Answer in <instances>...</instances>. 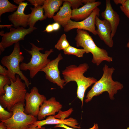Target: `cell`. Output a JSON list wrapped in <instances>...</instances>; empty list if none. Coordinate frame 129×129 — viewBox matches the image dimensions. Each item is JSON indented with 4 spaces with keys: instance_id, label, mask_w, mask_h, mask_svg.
<instances>
[{
    "instance_id": "1f68e13d",
    "label": "cell",
    "mask_w": 129,
    "mask_h": 129,
    "mask_svg": "<svg viewBox=\"0 0 129 129\" xmlns=\"http://www.w3.org/2000/svg\"><path fill=\"white\" fill-rule=\"evenodd\" d=\"M54 31L52 24H49L46 27L45 30L43 32H50Z\"/></svg>"
},
{
    "instance_id": "8fae6325",
    "label": "cell",
    "mask_w": 129,
    "mask_h": 129,
    "mask_svg": "<svg viewBox=\"0 0 129 129\" xmlns=\"http://www.w3.org/2000/svg\"><path fill=\"white\" fill-rule=\"evenodd\" d=\"M63 59L61 54H59L57 57L51 61L40 71L45 73L47 79L54 84H56L62 89L64 88L65 82L64 79L61 78L58 65L59 61Z\"/></svg>"
},
{
    "instance_id": "e0dca14e",
    "label": "cell",
    "mask_w": 129,
    "mask_h": 129,
    "mask_svg": "<svg viewBox=\"0 0 129 129\" xmlns=\"http://www.w3.org/2000/svg\"><path fill=\"white\" fill-rule=\"evenodd\" d=\"M63 124L67 126L75 129H80L81 127L77 120L70 118L67 119H61L56 118L53 116H49L43 120H37L33 124L39 129L43 126L47 124L56 125Z\"/></svg>"
},
{
    "instance_id": "f546056e",
    "label": "cell",
    "mask_w": 129,
    "mask_h": 129,
    "mask_svg": "<svg viewBox=\"0 0 129 129\" xmlns=\"http://www.w3.org/2000/svg\"><path fill=\"white\" fill-rule=\"evenodd\" d=\"M45 0H27L32 5L34 6L39 5L42 6Z\"/></svg>"
},
{
    "instance_id": "2e32d148",
    "label": "cell",
    "mask_w": 129,
    "mask_h": 129,
    "mask_svg": "<svg viewBox=\"0 0 129 129\" xmlns=\"http://www.w3.org/2000/svg\"><path fill=\"white\" fill-rule=\"evenodd\" d=\"M101 4L99 1L88 2L80 8L72 9L71 19L76 21L83 20L88 17Z\"/></svg>"
},
{
    "instance_id": "ffe728a7",
    "label": "cell",
    "mask_w": 129,
    "mask_h": 129,
    "mask_svg": "<svg viewBox=\"0 0 129 129\" xmlns=\"http://www.w3.org/2000/svg\"><path fill=\"white\" fill-rule=\"evenodd\" d=\"M31 12L28 19V26L29 27H34L36 22L38 21L45 19L47 17L43 14L44 12L42 6L39 5L30 8Z\"/></svg>"
},
{
    "instance_id": "f1b7e54d",
    "label": "cell",
    "mask_w": 129,
    "mask_h": 129,
    "mask_svg": "<svg viewBox=\"0 0 129 129\" xmlns=\"http://www.w3.org/2000/svg\"><path fill=\"white\" fill-rule=\"evenodd\" d=\"M61 127L65 129H76L71 128L63 124H60L56 125L54 127V128ZM99 128L98 124H94L93 126L91 128L88 129H98Z\"/></svg>"
},
{
    "instance_id": "74e56055",
    "label": "cell",
    "mask_w": 129,
    "mask_h": 129,
    "mask_svg": "<svg viewBox=\"0 0 129 129\" xmlns=\"http://www.w3.org/2000/svg\"><path fill=\"white\" fill-rule=\"evenodd\" d=\"M25 0H14V2L18 5L21 3L23 2Z\"/></svg>"
},
{
    "instance_id": "6da1fadb",
    "label": "cell",
    "mask_w": 129,
    "mask_h": 129,
    "mask_svg": "<svg viewBox=\"0 0 129 129\" xmlns=\"http://www.w3.org/2000/svg\"><path fill=\"white\" fill-rule=\"evenodd\" d=\"M89 68L86 63L80 64L78 66L72 64L67 67L62 71L64 80V86L69 82L75 81L77 85V97L82 103V108L85 92L87 89L97 81L94 77H86L84 75Z\"/></svg>"
},
{
    "instance_id": "7c38bea8",
    "label": "cell",
    "mask_w": 129,
    "mask_h": 129,
    "mask_svg": "<svg viewBox=\"0 0 129 129\" xmlns=\"http://www.w3.org/2000/svg\"><path fill=\"white\" fill-rule=\"evenodd\" d=\"M99 16H96L95 21V25L97 27V35L106 45L110 48L112 47L113 41L111 37L112 32L111 25L106 20L100 19Z\"/></svg>"
},
{
    "instance_id": "9a60e30c",
    "label": "cell",
    "mask_w": 129,
    "mask_h": 129,
    "mask_svg": "<svg viewBox=\"0 0 129 129\" xmlns=\"http://www.w3.org/2000/svg\"><path fill=\"white\" fill-rule=\"evenodd\" d=\"M106 8L101 13V16L104 19L107 21L111 25L112 32L111 37L112 38L115 35L118 26L120 19L118 14L112 7L110 0H106Z\"/></svg>"
},
{
    "instance_id": "7402d4cb",
    "label": "cell",
    "mask_w": 129,
    "mask_h": 129,
    "mask_svg": "<svg viewBox=\"0 0 129 129\" xmlns=\"http://www.w3.org/2000/svg\"><path fill=\"white\" fill-rule=\"evenodd\" d=\"M65 54L74 55L78 57H83L84 54L86 53L83 49H78L70 45L63 50Z\"/></svg>"
},
{
    "instance_id": "83f0119b",
    "label": "cell",
    "mask_w": 129,
    "mask_h": 129,
    "mask_svg": "<svg viewBox=\"0 0 129 129\" xmlns=\"http://www.w3.org/2000/svg\"><path fill=\"white\" fill-rule=\"evenodd\" d=\"M63 1L70 2L72 9L78 8L80 6L83 5L82 0H63Z\"/></svg>"
},
{
    "instance_id": "ac0fdd59",
    "label": "cell",
    "mask_w": 129,
    "mask_h": 129,
    "mask_svg": "<svg viewBox=\"0 0 129 129\" xmlns=\"http://www.w3.org/2000/svg\"><path fill=\"white\" fill-rule=\"evenodd\" d=\"M71 7L70 2L64 1L63 6L60 8L59 11L53 17L54 21L64 27L71 18L72 10Z\"/></svg>"
},
{
    "instance_id": "5b68a950",
    "label": "cell",
    "mask_w": 129,
    "mask_h": 129,
    "mask_svg": "<svg viewBox=\"0 0 129 129\" xmlns=\"http://www.w3.org/2000/svg\"><path fill=\"white\" fill-rule=\"evenodd\" d=\"M30 43L32 46L31 50L25 49L31 55L30 60L27 63L22 62L20 65V68L22 70H29V76L32 79L51 61L48 57L54 51L51 49L43 54L40 51L43 49V48L38 47L32 43Z\"/></svg>"
},
{
    "instance_id": "7a4b0ae2",
    "label": "cell",
    "mask_w": 129,
    "mask_h": 129,
    "mask_svg": "<svg viewBox=\"0 0 129 129\" xmlns=\"http://www.w3.org/2000/svg\"><path fill=\"white\" fill-rule=\"evenodd\" d=\"M115 70L113 67H109L107 65H104L102 68V77L94 84L88 92L85 100V102H90L94 97L98 96L104 92H108L111 99H114V95L124 87L122 84L113 79L112 75Z\"/></svg>"
},
{
    "instance_id": "44dd1931",
    "label": "cell",
    "mask_w": 129,
    "mask_h": 129,
    "mask_svg": "<svg viewBox=\"0 0 129 129\" xmlns=\"http://www.w3.org/2000/svg\"><path fill=\"white\" fill-rule=\"evenodd\" d=\"M18 7V6L12 4L7 0H0V16L6 12L14 11L17 10Z\"/></svg>"
},
{
    "instance_id": "4dcf8cb0",
    "label": "cell",
    "mask_w": 129,
    "mask_h": 129,
    "mask_svg": "<svg viewBox=\"0 0 129 129\" xmlns=\"http://www.w3.org/2000/svg\"><path fill=\"white\" fill-rule=\"evenodd\" d=\"M3 66L0 65V75L4 76H8V70Z\"/></svg>"
},
{
    "instance_id": "4316f807",
    "label": "cell",
    "mask_w": 129,
    "mask_h": 129,
    "mask_svg": "<svg viewBox=\"0 0 129 129\" xmlns=\"http://www.w3.org/2000/svg\"><path fill=\"white\" fill-rule=\"evenodd\" d=\"M119 7L121 11L129 18V0H125Z\"/></svg>"
},
{
    "instance_id": "9c48e42d",
    "label": "cell",
    "mask_w": 129,
    "mask_h": 129,
    "mask_svg": "<svg viewBox=\"0 0 129 129\" xmlns=\"http://www.w3.org/2000/svg\"><path fill=\"white\" fill-rule=\"evenodd\" d=\"M46 100L45 96L39 93L36 87H33L30 93L27 92L26 94L24 112L37 117L41 105Z\"/></svg>"
},
{
    "instance_id": "52a82bcc",
    "label": "cell",
    "mask_w": 129,
    "mask_h": 129,
    "mask_svg": "<svg viewBox=\"0 0 129 129\" xmlns=\"http://www.w3.org/2000/svg\"><path fill=\"white\" fill-rule=\"evenodd\" d=\"M25 103L15 105L10 110L13 112L12 117L3 122L6 129H28L30 126L38 120L37 117L24 112Z\"/></svg>"
},
{
    "instance_id": "603a6c76",
    "label": "cell",
    "mask_w": 129,
    "mask_h": 129,
    "mask_svg": "<svg viewBox=\"0 0 129 129\" xmlns=\"http://www.w3.org/2000/svg\"><path fill=\"white\" fill-rule=\"evenodd\" d=\"M70 45L67 40L66 35L64 33L61 36L54 48L59 50H63Z\"/></svg>"
},
{
    "instance_id": "5bb4252c",
    "label": "cell",
    "mask_w": 129,
    "mask_h": 129,
    "mask_svg": "<svg viewBox=\"0 0 129 129\" xmlns=\"http://www.w3.org/2000/svg\"><path fill=\"white\" fill-rule=\"evenodd\" d=\"M28 5L27 2L21 3L18 5L16 11L9 16L8 19L15 28H16L20 26L25 28L28 26L30 14H26L24 12L25 9Z\"/></svg>"
},
{
    "instance_id": "8992f818",
    "label": "cell",
    "mask_w": 129,
    "mask_h": 129,
    "mask_svg": "<svg viewBox=\"0 0 129 129\" xmlns=\"http://www.w3.org/2000/svg\"><path fill=\"white\" fill-rule=\"evenodd\" d=\"M24 59L20 51L19 42H18L14 44L13 50L11 54L3 57L0 62L3 66L7 69V76L9 78L15 82L16 80V74L18 75L21 79L24 81L27 87L29 88L30 83L20 68V63L22 62Z\"/></svg>"
},
{
    "instance_id": "cb8c5ba5",
    "label": "cell",
    "mask_w": 129,
    "mask_h": 129,
    "mask_svg": "<svg viewBox=\"0 0 129 129\" xmlns=\"http://www.w3.org/2000/svg\"><path fill=\"white\" fill-rule=\"evenodd\" d=\"M11 84L9 78L7 76L0 75V96L4 95L5 92L4 87L6 84L10 85Z\"/></svg>"
},
{
    "instance_id": "f35d334b",
    "label": "cell",
    "mask_w": 129,
    "mask_h": 129,
    "mask_svg": "<svg viewBox=\"0 0 129 129\" xmlns=\"http://www.w3.org/2000/svg\"><path fill=\"white\" fill-rule=\"evenodd\" d=\"M126 47L128 48H129V39L128 42L127 44Z\"/></svg>"
},
{
    "instance_id": "ba28073f",
    "label": "cell",
    "mask_w": 129,
    "mask_h": 129,
    "mask_svg": "<svg viewBox=\"0 0 129 129\" xmlns=\"http://www.w3.org/2000/svg\"><path fill=\"white\" fill-rule=\"evenodd\" d=\"M37 28L35 27H29L26 29L22 27L16 28L11 27L10 31L4 33V31H0V35L2 36L0 43V49L1 53L6 48L9 47L14 43L24 40L25 37L31 33Z\"/></svg>"
},
{
    "instance_id": "277c9868",
    "label": "cell",
    "mask_w": 129,
    "mask_h": 129,
    "mask_svg": "<svg viewBox=\"0 0 129 129\" xmlns=\"http://www.w3.org/2000/svg\"><path fill=\"white\" fill-rule=\"evenodd\" d=\"M16 80L13 81L9 78L11 82L10 85H6L4 87L5 94L0 96V104L8 111L16 104L24 103L25 97L27 90L25 82H22L19 76L16 75Z\"/></svg>"
},
{
    "instance_id": "8d00e7d4",
    "label": "cell",
    "mask_w": 129,
    "mask_h": 129,
    "mask_svg": "<svg viewBox=\"0 0 129 129\" xmlns=\"http://www.w3.org/2000/svg\"><path fill=\"white\" fill-rule=\"evenodd\" d=\"M0 28H2L3 27H6L7 28H10L11 27H12V26H13V25L12 24H11L10 25H0Z\"/></svg>"
},
{
    "instance_id": "484cf974",
    "label": "cell",
    "mask_w": 129,
    "mask_h": 129,
    "mask_svg": "<svg viewBox=\"0 0 129 129\" xmlns=\"http://www.w3.org/2000/svg\"><path fill=\"white\" fill-rule=\"evenodd\" d=\"M72 108H70L68 110L65 111H59L58 113L56 115L53 116L55 118L57 119H64L69 117L73 111Z\"/></svg>"
},
{
    "instance_id": "d6a6232c",
    "label": "cell",
    "mask_w": 129,
    "mask_h": 129,
    "mask_svg": "<svg viewBox=\"0 0 129 129\" xmlns=\"http://www.w3.org/2000/svg\"><path fill=\"white\" fill-rule=\"evenodd\" d=\"M54 31H56L60 28V25L58 23L55 22L52 24Z\"/></svg>"
},
{
    "instance_id": "ab89813d",
    "label": "cell",
    "mask_w": 129,
    "mask_h": 129,
    "mask_svg": "<svg viewBox=\"0 0 129 129\" xmlns=\"http://www.w3.org/2000/svg\"><path fill=\"white\" fill-rule=\"evenodd\" d=\"M62 129H65L64 128H62Z\"/></svg>"
},
{
    "instance_id": "d590c367",
    "label": "cell",
    "mask_w": 129,
    "mask_h": 129,
    "mask_svg": "<svg viewBox=\"0 0 129 129\" xmlns=\"http://www.w3.org/2000/svg\"><path fill=\"white\" fill-rule=\"evenodd\" d=\"M7 127L5 125L4 122L1 121L0 123V129H6Z\"/></svg>"
},
{
    "instance_id": "3957f363",
    "label": "cell",
    "mask_w": 129,
    "mask_h": 129,
    "mask_svg": "<svg viewBox=\"0 0 129 129\" xmlns=\"http://www.w3.org/2000/svg\"><path fill=\"white\" fill-rule=\"evenodd\" d=\"M76 32L75 38L76 47H82L86 53L92 54L93 58L91 62L93 63L98 66L103 61L109 62L113 61V58L108 56L107 51L98 47L87 31L77 29Z\"/></svg>"
},
{
    "instance_id": "e575fe53",
    "label": "cell",
    "mask_w": 129,
    "mask_h": 129,
    "mask_svg": "<svg viewBox=\"0 0 129 129\" xmlns=\"http://www.w3.org/2000/svg\"><path fill=\"white\" fill-rule=\"evenodd\" d=\"M28 129H46V128L45 127L42 126L41 128L38 129L32 124L30 126Z\"/></svg>"
},
{
    "instance_id": "d6986e66",
    "label": "cell",
    "mask_w": 129,
    "mask_h": 129,
    "mask_svg": "<svg viewBox=\"0 0 129 129\" xmlns=\"http://www.w3.org/2000/svg\"><path fill=\"white\" fill-rule=\"evenodd\" d=\"M64 2L63 0H45L42 5L45 15L47 18H53Z\"/></svg>"
},
{
    "instance_id": "d4e9b609",
    "label": "cell",
    "mask_w": 129,
    "mask_h": 129,
    "mask_svg": "<svg viewBox=\"0 0 129 129\" xmlns=\"http://www.w3.org/2000/svg\"><path fill=\"white\" fill-rule=\"evenodd\" d=\"M13 115L11 111L5 110V108L0 104V121L7 120L11 118Z\"/></svg>"
},
{
    "instance_id": "4fadbf2b",
    "label": "cell",
    "mask_w": 129,
    "mask_h": 129,
    "mask_svg": "<svg viewBox=\"0 0 129 129\" xmlns=\"http://www.w3.org/2000/svg\"><path fill=\"white\" fill-rule=\"evenodd\" d=\"M62 105L57 101L55 98L52 97L44 101L41 105L37 117L38 120H41L46 116L55 115V113L61 110Z\"/></svg>"
},
{
    "instance_id": "30bf717a",
    "label": "cell",
    "mask_w": 129,
    "mask_h": 129,
    "mask_svg": "<svg viewBox=\"0 0 129 129\" xmlns=\"http://www.w3.org/2000/svg\"><path fill=\"white\" fill-rule=\"evenodd\" d=\"M100 11L98 7L96 8L88 17L80 22L70 20L64 27V31L67 32L72 29L76 28L88 31L94 35H97L95 27V19L96 16H99Z\"/></svg>"
},
{
    "instance_id": "836d02e7",
    "label": "cell",
    "mask_w": 129,
    "mask_h": 129,
    "mask_svg": "<svg viewBox=\"0 0 129 129\" xmlns=\"http://www.w3.org/2000/svg\"><path fill=\"white\" fill-rule=\"evenodd\" d=\"M125 0H113L114 3L116 5L120 4L122 5L124 2Z\"/></svg>"
}]
</instances>
